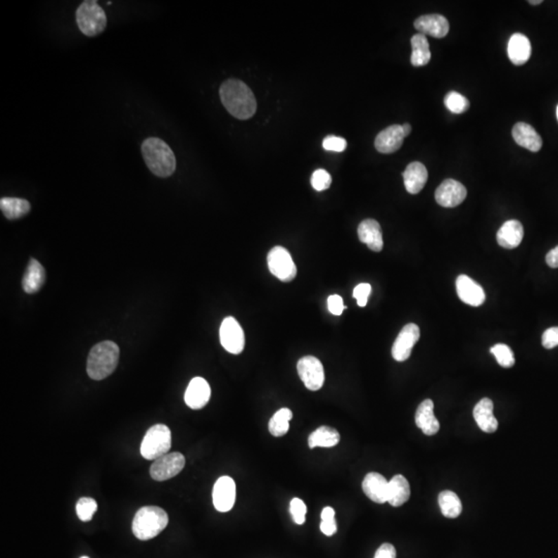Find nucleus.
<instances>
[{
    "instance_id": "nucleus-21",
    "label": "nucleus",
    "mask_w": 558,
    "mask_h": 558,
    "mask_svg": "<svg viewBox=\"0 0 558 558\" xmlns=\"http://www.w3.org/2000/svg\"><path fill=\"white\" fill-rule=\"evenodd\" d=\"M524 236V230L521 222L511 220L502 224V228L497 232L496 240L504 248L513 249L520 246Z\"/></svg>"
},
{
    "instance_id": "nucleus-12",
    "label": "nucleus",
    "mask_w": 558,
    "mask_h": 558,
    "mask_svg": "<svg viewBox=\"0 0 558 558\" xmlns=\"http://www.w3.org/2000/svg\"><path fill=\"white\" fill-rule=\"evenodd\" d=\"M467 196V191L464 185L454 179H445L436 191V203L445 208L458 206Z\"/></svg>"
},
{
    "instance_id": "nucleus-41",
    "label": "nucleus",
    "mask_w": 558,
    "mask_h": 558,
    "mask_svg": "<svg viewBox=\"0 0 558 558\" xmlns=\"http://www.w3.org/2000/svg\"><path fill=\"white\" fill-rule=\"evenodd\" d=\"M328 308L329 312L334 315H343V310H345V304H343V299L339 295H331L328 298Z\"/></svg>"
},
{
    "instance_id": "nucleus-24",
    "label": "nucleus",
    "mask_w": 558,
    "mask_h": 558,
    "mask_svg": "<svg viewBox=\"0 0 558 558\" xmlns=\"http://www.w3.org/2000/svg\"><path fill=\"white\" fill-rule=\"evenodd\" d=\"M474 418L482 431L493 433L497 430L498 422L493 414V402L491 399L483 398L474 409Z\"/></svg>"
},
{
    "instance_id": "nucleus-37",
    "label": "nucleus",
    "mask_w": 558,
    "mask_h": 558,
    "mask_svg": "<svg viewBox=\"0 0 558 558\" xmlns=\"http://www.w3.org/2000/svg\"><path fill=\"white\" fill-rule=\"evenodd\" d=\"M290 512L295 524H299V526L305 524L307 508H306V505L304 504L303 500H300V498H293L290 505Z\"/></svg>"
},
{
    "instance_id": "nucleus-11",
    "label": "nucleus",
    "mask_w": 558,
    "mask_h": 558,
    "mask_svg": "<svg viewBox=\"0 0 558 558\" xmlns=\"http://www.w3.org/2000/svg\"><path fill=\"white\" fill-rule=\"evenodd\" d=\"M420 338V329L416 324H407L397 336L392 348V356L397 362L407 361L412 348Z\"/></svg>"
},
{
    "instance_id": "nucleus-13",
    "label": "nucleus",
    "mask_w": 558,
    "mask_h": 558,
    "mask_svg": "<svg viewBox=\"0 0 558 558\" xmlns=\"http://www.w3.org/2000/svg\"><path fill=\"white\" fill-rule=\"evenodd\" d=\"M213 500L214 508L218 512L226 513L233 509L236 500V484L233 478L224 476L216 481Z\"/></svg>"
},
{
    "instance_id": "nucleus-43",
    "label": "nucleus",
    "mask_w": 558,
    "mask_h": 558,
    "mask_svg": "<svg viewBox=\"0 0 558 558\" xmlns=\"http://www.w3.org/2000/svg\"><path fill=\"white\" fill-rule=\"evenodd\" d=\"M321 531L324 535H328V537L335 535L337 531V524L335 519L322 520Z\"/></svg>"
},
{
    "instance_id": "nucleus-6",
    "label": "nucleus",
    "mask_w": 558,
    "mask_h": 558,
    "mask_svg": "<svg viewBox=\"0 0 558 558\" xmlns=\"http://www.w3.org/2000/svg\"><path fill=\"white\" fill-rule=\"evenodd\" d=\"M77 25L86 37H96L107 27V16L96 1L86 0L76 13Z\"/></svg>"
},
{
    "instance_id": "nucleus-40",
    "label": "nucleus",
    "mask_w": 558,
    "mask_h": 558,
    "mask_svg": "<svg viewBox=\"0 0 558 558\" xmlns=\"http://www.w3.org/2000/svg\"><path fill=\"white\" fill-rule=\"evenodd\" d=\"M542 345L545 348H557L558 345V327L547 329L542 336Z\"/></svg>"
},
{
    "instance_id": "nucleus-33",
    "label": "nucleus",
    "mask_w": 558,
    "mask_h": 558,
    "mask_svg": "<svg viewBox=\"0 0 558 558\" xmlns=\"http://www.w3.org/2000/svg\"><path fill=\"white\" fill-rule=\"evenodd\" d=\"M445 106L452 113L462 114L469 108V99L456 91H451L445 96Z\"/></svg>"
},
{
    "instance_id": "nucleus-45",
    "label": "nucleus",
    "mask_w": 558,
    "mask_h": 558,
    "mask_svg": "<svg viewBox=\"0 0 558 558\" xmlns=\"http://www.w3.org/2000/svg\"><path fill=\"white\" fill-rule=\"evenodd\" d=\"M322 520H333L335 519V511L334 509L331 508V507H326V508L323 509L321 514Z\"/></svg>"
},
{
    "instance_id": "nucleus-30",
    "label": "nucleus",
    "mask_w": 558,
    "mask_h": 558,
    "mask_svg": "<svg viewBox=\"0 0 558 558\" xmlns=\"http://www.w3.org/2000/svg\"><path fill=\"white\" fill-rule=\"evenodd\" d=\"M412 43V56L411 63L414 66H424L428 65L431 59V52H430L429 43L426 35L422 33L414 34L411 39Z\"/></svg>"
},
{
    "instance_id": "nucleus-25",
    "label": "nucleus",
    "mask_w": 558,
    "mask_h": 558,
    "mask_svg": "<svg viewBox=\"0 0 558 558\" xmlns=\"http://www.w3.org/2000/svg\"><path fill=\"white\" fill-rule=\"evenodd\" d=\"M509 61L515 65H524L531 58V45L528 37L522 33H515L509 41Z\"/></svg>"
},
{
    "instance_id": "nucleus-29",
    "label": "nucleus",
    "mask_w": 558,
    "mask_h": 558,
    "mask_svg": "<svg viewBox=\"0 0 558 558\" xmlns=\"http://www.w3.org/2000/svg\"><path fill=\"white\" fill-rule=\"evenodd\" d=\"M341 440V434L334 428L322 426L313 431L308 438V445L310 449L313 448H332L335 447Z\"/></svg>"
},
{
    "instance_id": "nucleus-42",
    "label": "nucleus",
    "mask_w": 558,
    "mask_h": 558,
    "mask_svg": "<svg viewBox=\"0 0 558 558\" xmlns=\"http://www.w3.org/2000/svg\"><path fill=\"white\" fill-rule=\"evenodd\" d=\"M374 558H396V549L393 545L385 543L376 550Z\"/></svg>"
},
{
    "instance_id": "nucleus-28",
    "label": "nucleus",
    "mask_w": 558,
    "mask_h": 558,
    "mask_svg": "<svg viewBox=\"0 0 558 558\" xmlns=\"http://www.w3.org/2000/svg\"><path fill=\"white\" fill-rule=\"evenodd\" d=\"M30 203L24 198H1L0 200V209L8 220H16L30 213Z\"/></svg>"
},
{
    "instance_id": "nucleus-10",
    "label": "nucleus",
    "mask_w": 558,
    "mask_h": 558,
    "mask_svg": "<svg viewBox=\"0 0 558 558\" xmlns=\"http://www.w3.org/2000/svg\"><path fill=\"white\" fill-rule=\"evenodd\" d=\"M297 369L300 379L308 390L317 391L323 387L325 372L319 359L313 356L303 357L298 362Z\"/></svg>"
},
{
    "instance_id": "nucleus-4",
    "label": "nucleus",
    "mask_w": 558,
    "mask_h": 558,
    "mask_svg": "<svg viewBox=\"0 0 558 558\" xmlns=\"http://www.w3.org/2000/svg\"><path fill=\"white\" fill-rule=\"evenodd\" d=\"M169 524L167 512L160 507H143L132 520V533L137 539L148 541L158 537Z\"/></svg>"
},
{
    "instance_id": "nucleus-34",
    "label": "nucleus",
    "mask_w": 558,
    "mask_h": 558,
    "mask_svg": "<svg viewBox=\"0 0 558 558\" xmlns=\"http://www.w3.org/2000/svg\"><path fill=\"white\" fill-rule=\"evenodd\" d=\"M491 354L494 355L497 363L502 367L511 368L515 365V358H514V353L508 345L504 343H498L490 348Z\"/></svg>"
},
{
    "instance_id": "nucleus-14",
    "label": "nucleus",
    "mask_w": 558,
    "mask_h": 558,
    "mask_svg": "<svg viewBox=\"0 0 558 558\" xmlns=\"http://www.w3.org/2000/svg\"><path fill=\"white\" fill-rule=\"evenodd\" d=\"M211 389L208 381L203 378H194L185 391L184 400L191 410H201L210 400Z\"/></svg>"
},
{
    "instance_id": "nucleus-3",
    "label": "nucleus",
    "mask_w": 558,
    "mask_h": 558,
    "mask_svg": "<svg viewBox=\"0 0 558 558\" xmlns=\"http://www.w3.org/2000/svg\"><path fill=\"white\" fill-rule=\"evenodd\" d=\"M119 355L120 350L113 341H103L94 345L88 356V376L96 381L111 376L118 365Z\"/></svg>"
},
{
    "instance_id": "nucleus-17",
    "label": "nucleus",
    "mask_w": 558,
    "mask_h": 558,
    "mask_svg": "<svg viewBox=\"0 0 558 558\" xmlns=\"http://www.w3.org/2000/svg\"><path fill=\"white\" fill-rule=\"evenodd\" d=\"M362 489L366 496L376 504H385L388 502L389 482L381 474H367L362 483Z\"/></svg>"
},
{
    "instance_id": "nucleus-8",
    "label": "nucleus",
    "mask_w": 558,
    "mask_h": 558,
    "mask_svg": "<svg viewBox=\"0 0 558 558\" xmlns=\"http://www.w3.org/2000/svg\"><path fill=\"white\" fill-rule=\"evenodd\" d=\"M185 467V457L178 452L167 453L154 460L150 467V476L158 482H164L177 475Z\"/></svg>"
},
{
    "instance_id": "nucleus-48",
    "label": "nucleus",
    "mask_w": 558,
    "mask_h": 558,
    "mask_svg": "<svg viewBox=\"0 0 558 558\" xmlns=\"http://www.w3.org/2000/svg\"><path fill=\"white\" fill-rule=\"evenodd\" d=\"M557 119H558V106H557Z\"/></svg>"
},
{
    "instance_id": "nucleus-38",
    "label": "nucleus",
    "mask_w": 558,
    "mask_h": 558,
    "mask_svg": "<svg viewBox=\"0 0 558 558\" xmlns=\"http://www.w3.org/2000/svg\"><path fill=\"white\" fill-rule=\"evenodd\" d=\"M346 141L341 137L328 136L324 139L323 147L327 151L343 152L346 149Z\"/></svg>"
},
{
    "instance_id": "nucleus-19",
    "label": "nucleus",
    "mask_w": 558,
    "mask_h": 558,
    "mask_svg": "<svg viewBox=\"0 0 558 558\" xmlns=\"http://www.w3.org/2000/svg\"><path fill=\"white\" fill-rule=\"evenodd\" d=\"M433 410V401L426 399L419 405L414 416L417 426L422 430L423 433L429 436H434L440 430V422L434 416Z\"/></svg>"
},
{
    "instance_id": "nucleus-2",
    "label": "nucleus",
    "mask_w": 558,
    "mask_h": 558,
    "mask_svg": "<svg viewBox=\"0 0 558 558\" xmlns=\"http://www.w3.org/2000/svg\"><path fill=\"white\" fill-rule=\"evenodd\" d=\"M142 156L148 169L158 177H170L175 172V154L162 139H146L142 144Z\"/></svg>"
},
{
    "instance_id": "nucleus-47",
    "label": "nucleus",
    "mask_w": 558,
    "mask_h": 558,
    "mask_svg": "<svg viewBox=\"0 0 558 558\" xmlns=\"http://www.w3.org/2000/svg\"><path fill=\"white\" fill-rule=\"evenodd\" d=\"M542 2H543L542 0H535V1H533V0H531V1H529V4L535 6V4H542Z\"/></svg>"
},
{
    "instance_id": "nucleus-22",
    "label": "nucleus",
    "mask_w": 558,
    "mask_h": 558,
    "mask_svg": "<svg viewBox=\"0 0 558 558\" xmlns=\"http://www.w3.org/2000/svg\"><path fill=\"white\" fill-rule=\"evenodd\" d=\"M358 236L361 242L365 243L372 251L379 253L383 247V233L376 220H365L359 224Z\"/></svg>"
},
{
    "instance_id": "nucleus-32",
    "label": "nucleus",
    "mask_w": 558,
    "mask_h": 558,
    "mask_svg": "<svg viewBox=\"0 0 558 558\" xmlns=\"http://www.w3.org/2000/svg\"><path fill=\"white\" fill-rule=\"evenodd\" d=\"M293 412L288 409H281L275 412L274 416L269 421V431L275 438L286 436L290 428Z\"/></svg>"
},
{
    "instance_id": "nucleus-26",
    "label": "nucleus",
    "mask_w": 558,
    "mask_h": 558,
    "mask_svg": "<svg viewBox=\"0 0 558 558\" xmlns=\"http://www.w3.org/2000/svg\"><path fill=\"white\" fill-rule=\"evenodd\" d=\"M46 272L44 267L37 260H30L22 280L23 290L27 294H34L41 290L42 286L45 284Z\"/></svg>"
},
{
    "instance_id": "nucleus-49",
    "label": "nucleus",
    "mask_w": 558,
    "mask_h": 558,
    "mask_svg": "<svg viewBox=\"0 0 558 558\" xmlns=\"http://www.w3.org/2000/svg\"><path fill=\"white\" fill-rule=\"evenodd\" d=\"M81 558H89V557H81Z\"/></svg>"
},
{
    "instance_id": "nucleus-44",
    "label": "nucleus",
    "mask_w": 558,
    "mask_h": 558,
    "mask_svg": "<svg viewBox=\"0 0 558 558\" xmlns=\"http://www.w3.org/2000/svg\"><path fill=\"white\" fill-rule=\"evenodd\" d=\"M546 263L551 268H558V246L547 253Z\"/></svg>"
},
{
    "instance_id": "nucleus-36",
    "label": "nucleus",
    "mask_w": 558,
    "mask_h": 558,
    "mask_svg": "<svg viewBox=\"0 0 558 558\" xmlns=\"http://www.w3.org/2000/svg\"><path fill=\"white\" fill-rule=\"evenodd\" d=\"M332 183V177L326 170L319 169L313 172L312 176V185L313 189L317 191H323L328 189Z\"/></svg>"
},
{
    "instance_id": "nucleus-5",
    "label": "nucleus",
    "mask_w": 558,
    "mask_h": 558,
    "mask_svg": "<svg viewBox=\"0 0 558 558\" xmlns=\"http://www.w3.org/2000/svg\"><path fill=\"white\" fill-rule=\"evenodd\" d=\"M172 447V433L167 425L150 427L141 443V455L147 460H156L169 453Z\"/></svg>"
},
{
    "instance_id": "nucleus-9",
    "label": "nucleus",
    "mask_w": 558,
    "mask_h": 558,
    "mask_svg": "<svg viewBox=\"0 0 558 558\" xmlns=\"http://www.w3.org/2000/svg\"><path fill=\"white\" fill-rule=\"evenodd\" d=\"M220 343L227 352L241 354L246 346V335L237 319L228 317L222 321L220 329Z\"/></svg>"
},
{
    "instance_id": "nucleus-39",
    "label": "nucleus",
    "mask_w": 558,
    "mask_h": 558,
    "mask_svg": "<svg viewBox=\"0 0 558 558\" xmlns=\"http://www.w3.org/2000/svg\"><path fill=\"white\" fill-rule=\"evenodd\" d=\"M370 293H372V286L369 284H360L354 288L353 296L356 298L357 303L360 307H365Z\"/></svg>"
},
{
    "instance_id": "nucleus-16",
    "label": "nucleus",
    "mask_w": 558,
    "mask_h": 558,
    "mask_svg": "<svg viewBox=\"0 0 558 558\" xmlns=\"http://www.w3.org/2000/svg\"><path fill=\"white\" fill-rule=\"evenodd\" d=\"M414 28L424 35L443 39L449 33L450 24L442 15L432 14L419 17L414 21Z\"/></svg>"
},
{
    "instance_id": "nucleus-23",
    "label": "nucleus",
    "mask_w": 558,
    "mask_h": 558,
    "mask_svg": "<svg viewBox=\"0 0 558 558\" xmlns=\"http://www.w3.org/2000/svg\"><path fill=\"white\" fill-rule=\"evenodd\" d=\"M403 181L407 193L417 195L424 189L428 179L426 167L419 162L411 163L403 172Z\"/></svg>"
},
{
    "instance_id": "nucleus-18",
    "label": "nucleus",
    "mask_w": 558,
    "mask_h": 558,
    "mask_svg": "<svg viewBox=\"0 0 558 558\" xmlns=\"http://www.w3.org/2000/svg\"><path fill=\"white\" fill-rule=\"evenodd\" d=\"M405 138L401 125H391L379 132L376 136L374 146L381 153H393L402 146Z\"/></svg>"
},
{
    "instance_id": "nucleus-27",
    "label": "nucleus",
    "mask_w": 558,
    "mask_h": 558,
    "mask_svg": "<svg viewBox=\"0 0 558 558\" xmlns=\"http://www.w3.org/2000/svg\"><path fill=\"white\" fill-rule=\"evenodd\" d=\"M410 496H411V487L409 481L403 476H394L391 481H389L388 502L392 507H400L410 500Z\"/></svg>"
},
{
    "instance_id": "nucleus-46",
    "label": "nucleus",
    "mask_w": 558,
    "mask_h": 558,
    "mask_svg": "<svg viewBox=\"0 0 558 558\" xmlns=\"http://www.w3.org/2000/svg\"><path fill=\"white\" fill-rule=\"evenodd\" d=\"M402 127L403 134H405V137L409 136L410 134L412 132V127L411 125L409 123H405V125H401Z\"/></svg>"
},
{
    "instance_id": "nucleus-15",
    "label": "nucleus",
    "mask_w": 558,
    "mask_h": 558,
    "mask_svg": "<svg viewBox=\"0 0 558 558\" xmlns=\"http://www.w3.org/2000/svg\"><path fill=\"white\" fill-rule=\"evenodd\" d=\"M456 291L461 301L475 307L482 305L486 299L482 286L467 275H459L456 279Z\"/></svg>"
},
{
    "instance_id": "nucleus-7",
    "label": "nucleus",
    "mask_w": 558,
    "mask_h": 558,
    "mask_svg": "<svg viewBox=\"0 0 558 558\" xmlns=\"http://www.w3.org/2000/svg\"><path fill=\"white\" fill-rule=\"evenodd\" d=\"M267 262L270 272L281 281H292L297 275V267L293 261L292 255L284 247H273L269 251Z\"/></svg>"
},
{
    "instance_id": "nucleus-35",
    "label": "nucleus",
    "mask_w": 558,
    "mask_h": 558,
    "mask_svg": "<svg viewBox=\"0 0 558 558\" xmlns=\"http://www.w3.org/2000/svg\"><path fill=\"white\" fill-rule=\"evenodd\" d=\"M98 509V502L91 497H82L78 500L76 512L81 521L88 522L92 519L94 513Z\"/></svg>"
},
{
    "instance_id": "nucleus-1",
    "label": "nucleus",
    "mask_w": 558,
    "mask_h": 558,
    "mask_svg": "<svg viewBox=\"0 0 558 558\" xmlns=\"http://www.w3.org/2000/svg\"><path fill=\"white\" fill-rule=\"evenodd\" d=\"M220 96L227 111L240 120L251 118L257 111V101L251 88L237 79L224 81Z\"/></svg>"
},
{
    "instance_id": "nucleus-20",
    "label": "nucleus",
    "mask_w": 558,
    "mask_h": 558,
    "mask_svg": "<svg viewBox=\"0 0 558 558\" xmlns=\"http://www.w3.org/2000/svg\"><path fill=\"white\" fill-rule=\"evenodd\" d=\"M512 134H513L514 140L519 146L526 148L531 152H538L541 150L542 138L531 125L524 122L516 123L514 125Z\"/></svg>"
},
{
    "instance_id": "nucleus-31",
    "label": "nucleus",
    "mask_w": 558,
    "mask_h": 558,
    "mask_svg": "<svg viewBox=\"0 0 558 558\" xmlns=\"http://www.w3.org/2000/svg\"><path fill=\"white\" fill-rule=\"evenodd\" d=\"M438 505L443 515L450 519L459 517L462 512V502L457 494L453 491L445 490L438 495Z\"/></svg>"
}]
</instances>
